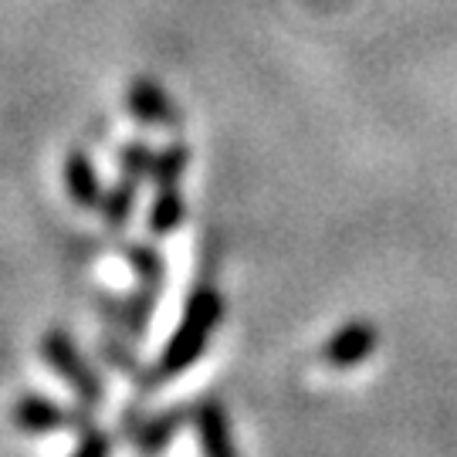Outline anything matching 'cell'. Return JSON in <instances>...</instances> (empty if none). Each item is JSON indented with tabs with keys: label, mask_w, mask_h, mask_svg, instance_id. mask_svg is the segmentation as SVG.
I'll return each instance as SVG.
<instances>
[{
	"label": "cell",
	"mask_w": 457,
	"mask_h": 457,
	"mask_svg": "<svg viewBox=\"0 0 457 457\" xmlns=\"http://www.w3.org/2000/svg\"><path fill=\"white\" fill-rule=\"evenodd\" d=\"M187 220V196L180 194V187H160L146 213V228L153 237H166Z\"/></svg>",
	"instance_id": "30bf717a"
},
{
	"label": "cell",
	"mask_w": 457,
	"mask_h": 457,
	"mask_svg": "<svg viewBox=\"0 0 457 457\" xmlns=\"http://www.w3.org/2000/svg\"><path fill=\"white\" fill-rule=\"evenodd\" d=\"M160 292L136 285V292L129 298H112V295H102L98 298V309L105 319H112V326H119L129 339H143L153 322V312H156Z\"/></svg>",
	"instance_id": "ba28073f"
},
{
	"label": "cell",
	"mask_w": 457,
	"mask_h": 457,
	"mask_svg": "<svg viewBox=\"0 0 457 457\" xmlns=\"http://www.w3.org/2000/svg\"><path fill=\"white\" fill-rule=\"evenodd\" d=\"M11 420L21 434H34V437H45V434H62V430H88L96 427L92 420V410L88 407H62L58 400H51L45 393H21L11 410Z\"/></svg>",
	"instance_id": "3957f363"
},
{
	"label": "cell",
	"mask_w": 457,
	"mask_h": 457,
	"mask_svg": "<svg viewBox=\"0 0 457 457\" xmlns=\"http://www.w3.org/2000/svg\"><path fill=\"white\" fill-rule=\"evenodd\" d=\"M126 264H129L132 275H136V285L153 288V292H163L166 262L153 245H129L126 247Z\"/></svg>",
	"instance_id": "4fadbf2b"
},
{
	"label": "cell",
	"mask_w": 457,
	"mask_h": 457,
	"mask_svg": "<svg viewBox=\"0 0 457 457\" xmlns=\"http://www.w3.org/2000/svg\"><path fill=\"white\" fill-rule=\"evenodd\" d=\"M98 345H102V356L112 362V366L122 376H129L132 383H139L143 390H153V386H156V379H153V370H146V366L139 362V356H136V349H132V345L119 343V339H112V336H105V339H102Z\"/></svg>",
	"instance_id": "5bb4252c"
},
{
	"label": "cell",
	"mask_w": 457,
	"mask_h": 457,
	"mask_svg": "<svg viewBox=\"0 0 457 457\" xmlns=\"http://www.w3.org/2000/svg\"><path fill=\"white\" fill-rule=\"evenodd\" d=\"M220 322H224V295L213 285H196L190 298L183 302L180 322H177L173 336L166 339L163 353L153 366L156 386L170 383V379H180L190 366H196L211 345V336L220 328Z\"/></svg>",
	"instance_id": "6da1fadb"
},
{
	"label": "cell",
	"mask_w": 457,
	"mask_h": 457,
	"mask_svg": "<svg viewBox=\"0 0 457 457\" xmlns=\"http://www.w3.org/2000/svg\"><path fill=\"white\" fill-rule=\"evenodd\" d=\"M62 177H65L68 200H71L79 211H98L102 180H98V170L85 149H68L65 166H62Z\"/></svg>",
	"instance_id": "9c48e42d"
},
{
	"label": "cell",
	"mask_w": 457,
	"mask_h": 457,
	"mask_svg": "<svg viewBox=\"0 0 457 457\" xmlns=\"http://www.w3.org/2000/svg\"><path fill=\"white\" fill-rule=\"evenodd\" d=\"M153 156H156V149L149 146L146 139H129L126 146L119 149V177H129L136 183L149 180Z\"/></svg>",
	"instance_id": "9a60e30c"
},
{
	"label": "cell",
	"mask_w": 457,
	"mask_h": 457,
	"mask_svg": "<svg viewBox=\"0 0 457 457\" xmlns=\"http://www.w3.org/2000/svg\"><path fill=\"white\" fill-rule=\"evenodd\" d=\"M71 457H112V434H105L98 427H88L79 437V447L71 451Z\"/></svg>",
	"instance_id": "2e32d148"
},
{
	"label": "cell",
	"mask_w": 457,
	"mask_h": 457,
	"mask_svg": "<svg viewBox=\"0 0 457 457\" xmlns=\"http://www.w3.org/2000/svg\"><path fill=\"white\" fill-rule=\"evenodd\" d=\"M194 160V153L187 143H166L163 149H156L153 156V170H149V183L160 190V187H180L187 166Z\"/></svg>",
	"instance_id": "7c38bea8"
},
{
	"label": "cell",
	"mask_w": 457,
	"mask_h": 457,
	"mask_svg": "<svg viewBox=\"0 0 457 457\" xmlns=\"http://www.w3.org/2000/svg\"><path fill=\"white\" fill-rule=\"evenodd\" d=\"M190 424H194L196 444L204 457H241L237 444L230 434V417L228 407L217 396H204L190 407Z\"/></svg>",
	"instance_id": "8992f818"
},
{
	"label": "cell",
	"mask_w": 457,
	"mask_h": 457,
	"mask_svg": "<svg viewBox=\"0 0 457 457\" xmlns=\"http://www.w3.org/2000/svg\"><path fill=\"white\" fill-rule=\"evenodd\" d=\"M187 420H190L187 407H166L163 413H153V417H136V424L126 420V434L143 457H160L187 427Z\"/></svg>",
	"instance_id": "52a82bcc"
},
{
	"label": "cell",
	"mask_w": 457,
	"mask_h": 457,
	"mask_svg": "<svg viewBox=\"0 0 457 457\" xmlns=\"http://www.w3.org/2000/svg\"><path fill=\"white\" fill-rule=\"evenodd\" d=\"M379 345V332H376L373 322L366 319H353L339 326L322 345V362L328 370H356L370 360Z\"/></svg>",
	"instance_id": "5b68a950"
},
{
	"label": "cell",
	"mask_w": 457,
	"mask_h": 457,
	"mask_svg": "<svg viewBox=\"0 0 457 457\" xmlns=\"http://www.w3.org/2000/svg\"><path fill=\"white\" fill-rule=\"evenodd\" d=\"M136 196H139V183L129 177H119V183H112L109 190H102L98 200V217L109 230H122L129 224L132 211H136Z\"/></svg>",
	"instance_id": "8fae6325"
},
{
	"label": "cell",
	"mask_w": 457,
	"mask_h": 457,
	"mask_svg": "<svg viewBox=\"0 0 457 457\" xmlns=\"http://www.w3.org/2000/svg\"><path fill=\"white\" fill-rule=\"evenodd\" d=\"M41 360L48 362V370L68 390L75 393V400L82 407L96 410L105 400V383L92 362L85 360V353L79 349V343L68 336L65 328H48L41 339Z\"/></svg>",
	"instance_id": "7a4b0ae2"
},
{
	"label": "cell",
	"mask_w": 457,
	"mask_h": 457,
	"mask_svg": "<svg viewBox=\"0 0 457 457\" xmlns=\"http://www.w3.org/2000/svg\"><path fill=\"white\" fill-rule=\"evenodd\" d=\"M126 112L153 129H180L183 112L160 82L153 79H132L126 88Z\"/></svg>",
	"instance_id": "277c9868"
}]
</instances>
